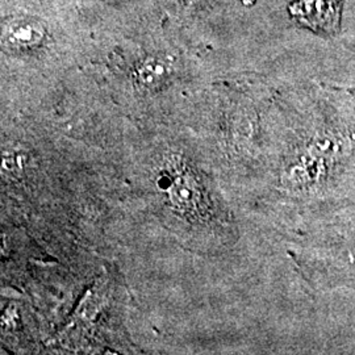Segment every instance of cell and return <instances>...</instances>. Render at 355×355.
<instances>
[{
	"mask_svg": "<svg viewBox=\"0 0 355 355\" xmlns=\"http://www.w3.org/2000/svg\"><path fill=\"white\" fill-rule=\"evenodd\" d=\"M343 0H299L292 12L315 31L331 33L340 21Z\"/></svg>",
	"mask_w": 355,
	"mask_h": 355,
	"instance_id": "obj_1",
	"label": "cell"
},
{
	"mask_svg": "<svg viewBox=\"0 0 355 355\" xmlns=\"http://www.w3.org/2000/svg\"><path fill=\"white\" fill-rule=\"evenodd\" d=\"M45 35L42 26L36 20L19 19L7 24L4 29V37L13 48H33L38 45Z\"/></svg>",
	"mask_w": 355,
	"mask_h": 355,
	"instance_id": "obj_2",
	"label": "cell"
},
{
	"mask_svg": "<svg viewBox=\"0 0 355 355\" xmlns=\"http://www.w3.org/2000/svg\"><path fill=\"white\" fill-rule=\"evenodd\" d=\"M167 76V67L165 62L149 58L144 61L139 69V79L145 87H155L162 83Z\"/></svg>",
	"mask_w": 355,
	"mask_h": 355,
	"instance_id": "obj_3",
	"label": "cell"
},
{
	"mask_svg": "<svg viewBox=\"0 0 355 355\" xmlns=\"http://www.w3.org/2000/svg\"><path fill=\"white\" fill-rule=\"evenodd\" d=\"M187 4H195V3H198V1H200V0H184Z\"/></svg>",
	"mask_w": 355,
	"mask_h": 355,
	"instance_id": "obj_4",
	"label": "cell"
}]
</instances>
